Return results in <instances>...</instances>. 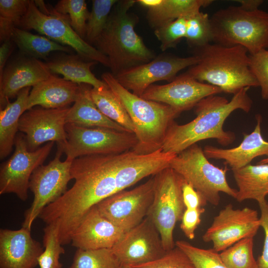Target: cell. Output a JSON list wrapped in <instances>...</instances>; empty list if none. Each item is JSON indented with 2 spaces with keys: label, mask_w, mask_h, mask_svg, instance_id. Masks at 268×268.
Instances as JSON below:
<instances>
[{
  "label": "cell",
  "mask_w": 268,
  "mask_h": 268,
  "mask_svg": "<svg viewBox=\"0 0 268 268\" xmlns=\"http://www.w3.org/2000/svg\"><path fill=\"white\" fill-rule=\"evenodd\" d=\"M176 155L164 152L161 148L147 154L129 150L75 158L70 169L74 183L60 198L46 206L38 217L46 224L55 223L62 245L68 244L93 206L169 167Z\"/></svg>",
  "instance_id": "obj_1"
},
{
  "label": "cell",
  "mask_w": 268,
  "mask_h": 268,
  "mask_svg": "<svg viewBox=\"0 0 268 268\" xmlns=\"http://www.w3.org/2000/svg\"><path fill=\"white\" fill-rule=\"evenodd\" d=\"M250 87L242 89L229 101L215 95L201 100L195 106L196 117L191 122L178 125L174 122L169 128L162 150L178 154L202 140L213 138L221 145H228L235 139V134L225 131L223 124L234 111L240 109L248 113L253 101L247 92Z\"/></svg>",
  "instance_id": "obj_2"
},
{
  "label": "cell",
  "mask_w": 268,
  "mask_h": 268,
  "mask_svg": "<svg viewBox=\"0 0 268 268\" xmlns=\"http://www.w3.org/2000/svg\"><path fill=\"white\" fill-rule=\"evenodd\" d=\"M136 2L135 0H118L106 27L93 44L108 58L109 68L114 76L156 57L135 31L138 17L129 11Z\"/></svg>",
  "instance_id": "obj_3"
},
{
  "label": "cell",
  "mask_w": 268,
  "mask_h": 268,
  "mask_svg": "<svg viewBox=\"0 0 268 268\" xmlns=\"http://www.w3.org/2000/svg\"><path fill=\"white\" fill-rule=\"evenodd\" d=\"M193 51L198 62L185 72L188 76L234 95L244 88L259 86L250 68L249 53L244 47L209 43Z\"/></svg>",
  "instance_id": "obj_4"
},
{
  "label": "cell",
  "mask_w": 268,
  "mask_h": 268,
  "mask_svg": "<svg viewBox=\"0 0 268 268\" xmlns=\"http://www.w3.org/2000/svg\"><path fill=\"white\" fill-rule=\"evenodd\" d=\"M101 77L123 104L132 121L137 142L131 150L147 154L161 149L169 128L180 113L167 104L133 93L111 72L103 73Z\"/></svg>",
  "instance_id": "obj_5"
},
{
  "label": "cell",
  "mask_w": 268,
  "mask_h": 268,
  "mask_svg": "<svg viewBox=\"0 0 268 268\" xmlns=\"http://www.w3.org/2000/svg\"><path fill=\"white\" fill-rule=\"evenodd\" d=\"M210 23L214 43L242 46L250 55L268 49V12L264 10L229 6L213 13Z\"/></svg>",
  "instance_id": "obj_6"
},
{
  "label": "cell",
  "mask_w": 268,
  "mask_h": 268,
  "mask_svg": "<svg viewBox=\"0 0 268 268\" xmlns=\"http://www.w3.org/2000/svg\"><path fill=\"white\" fill-rule=\"evenodd\" d=\"M169 167L214 206L219 203L221 192L235 199L237 197V190L231 188L226 179L227 166L220 168L210 163L197 143L177 154Z\"/></svg>",
  "instance_id": "obj_7"
},
{
  "label": "cell",
  "mask_w": 268,
  "mask_h": 268,
  "mask_svg": "<svg viewBox=\"0 0 268 268\" xmlns=\"http://www.w3.org/2000/svg\"><path fill=\"white\" fill-rule=\"evenodd\" d=\"M154 192L146 217L158 230L164 250L175 247L173 231L186 209L183 195L184 178L170 167L154 175Z\"/></svg>",
  "instance_id": "obj_8"
},
{
  "label": "cell",
  "mask_w": 268,
  "mask_h": 268,
  "mask_svg": "<svg viewBox=\"0 0 268 268\" xmlns=\"http://www.w3.org/2000/svg\"><path fill=\"white\" fill-rule=\"evenodd\" d=\"M38 1L44 7L42 9L46 10L40 9L34 0H30L18 28L27 31L33 29L57 43L70 47L84 59L109 67L108 58L78 35L71 27L67 16L58 13L54 8L47 9L42 5V0Z\"/></svg>",
  "instance_id": "obj_9"
},
{
  "label": "cell",
  "mask_w": 268,
  "mask_h": 268,
  "mask_svg": "<svg viewBox=\"0 0 268 268\" xmlns=\"http://www.w3.org/2000/svg\"><path fill=\"white\" fill-rule=\"evenodd\" d=\"M67 143L58 147L73 160L79 157L122 153L132 150L137 142L134 134L102 128H88L73 124L66 125Z\"/></svg>",
  "instance_id": "obj_10"
},
{
  "label": "cell",
  "mask_w": 268,
  "mask_h": 268,
  "mask_svg": "<svg viewBox=\"0 0 268 268\" xmlns=\"http://www.w3.org/2000/svg\"><path fill=\"white\" fill-rule=\"evenodd\" d=\"M63 153L58 148L55 158L47 165L39 166L31 175L29 189L34 195V199L24 213L22 227L31 230L34 220L43 209L67 190V184L72 179L70 169L73 160L66 159L61 161Z\"/></svg>",
  "instance_id": "obj_11"
},
{
  "label": "cell",
  "mask_w": 268,
  "mask_h": 268,
  "mask_svg": "<svg viewBox=\"0 0 268 268\" xmlns=\"http://www.w3.org/2000/svg\"><path fill=\"white\" fill-rule=\"evenodd\" d=\"M54 142H47L37 149H28L24 134L16 135L15 150L0 170V194L13 193L20 200L28 198V190L31 175L49 155Z\"/></svg>",
  "instance_id": "obj_12"
},
{
  "label": "cell",
  "mask_w": 268,
  "mask_h": 268,
  "mask_svg": "<svg viewBox=\"0 0 268 268\" xmlns=\"http://www.w3.org/2000/svg\"><path fill=\"white\" fill-rule=\"evenodd\" d=\"M154 192L153 175L139 186L117 193L95 205L104 217L126 232L146 217Z\"/></svg>",
  "instance_id": "obj_13"
},
{
  "label": "cell",
  "mask_w": 268,
  "mask_h": 268,
  "mask_svg": "<svg viewBox=\"0 0 268 268\" xmlns=\"http://www.w3.org/2000/svg\"><path fill=\"white\" fill-rule=\"evenodd\" d=\"M260 227L256 210L247 207L235 209L230 203L214 217L202 239L211 242L216 252H222L243 239L254 237Z\"/></svg>",
  "instance_id": "obj_14"
},
{
  "label": "cell",
  "mask_w": 268,
  "mask_h": 268,
  "mask_svg": "<svg viewBox=\"0 0 268 268\" xmlns=\"http://www.w3.org/2000/svg\"><path fill=\"white\" fill-rule=\"evenodd\" d=\"M197 58L193 55L179 57L169 54L156 56L152 61L133 67L114 76L124 88L138 96L154 82L172 81L181 70L197 64Z\"/></svg>",
  "instance_id": "obj_15"
},
{
  "label": "cell",
  "mask_w": 268,
  "mask_h": 268,
  "mask_svg": "<svg viewBox=\"0 0 268 268\" xmlns=\"http://www.w3.org/2000/svg\"><path fill=\"white\" fill-rule=\"evenodd\" d=\"M111 250L123 267L145 264L165 254L160 234L147 217L125 232Z\"/></svg>",
  "instance_id": "obj_16"
},
{
  "label": "cell",
  "mask_w": 268,
  "mask_h": 268,
  "mask_svg": "<svg viewBox=\"0 0 268 268\" xmlns=\"http://www.w3.org/2000/svg\"><path fill=\"white\" fill-rule=\"evenodd\" d=\"M69 109L32 108L23 113L18 131L24 134L29 151L37 149L45 142H56L60 148L67 143L65 126Z\"/></svg>",
  "instance_id": "obj_17"
},
{
  "label": "cell",
  "mask_w": 268,
  "mask_h": 268,
  "mask_svg": "<svg viewBox=\"0 0 268 268\" xmlns=\"http://www.w3.org/2000/svg\"><path fill=\"white\" fill-rule=\"evenodd\" d=\"M223 92L220 88L199 81L185 73L164 85H151L140 96L167 104L180 113L191 109L202 99Z\"/></svg>",
  "instance_id": "obj_18"
},
{
  "label": "cell",
  "mask_w": 268,
  "mask_h": 268,
  "mask_svg": "<svg viewBox=\"0 0 268 268\" xmlns=\"http://www.w3.org/2000/svg\"><path fill=\"white\" fill-rule=\"evenodd\" d=\"M46 62L24 55L5 66L0 77V110L23 88L34 86L52 75Z\"/></svg>",
  "instance_id": "obj_19"
},
{
  "label": "cell",
  "mask_w": 268,
  "mask_h": 268,
  "mask_svg": "<svg viewBox=\"0 0 268 268\" xmlns=\"http://www.w3.org/2000/svg\"><path fill=\"white\" fill-rule=\"evenodd\" d=\"M31 230H0V268H35L44 249Z\"/></svg>",
  "instance_id": "obj_20"
},
{
  "label": "cell",
  "mask_w": 268,
  "mask_h": 268,
  "mask_svg": "<svg viewBox=\"0 0 268 268\" xmlns=\"http://www.w3.org/2000/svg\"><path fill=\"white\" fill-rule=\"evenodd\" d=\"M124 233L104 217L95 205L88 210L73 233L71 245L83 250L111 249Z\"/></svg>",
  "instance_id": "obj_21"
},
{
  "label": "cell",
  "mask_w": 268,
  "mask_h": 268,
  "mask_svg": "<svg viewBox=\"0 0 268 268\" xmlns=\"http://www.w3.org/2000/svg\"><path fill=\"white\" fill-rule=\"evenodd\" d=\"M257 124L250 134H244V138L237 147L223 149L211 145H206L203 152L207 158L222 159L225 165L232 170L243 167L250 164L255 158L263 155L268 156V141L265 140L261 133L262 117H256Z\"/></svg>",
  "instance_id": "obj_22"
},
{
  "label": "cell",
  "mask_w": 268,
  "mask_h": 268,
  "mask_svg": "<svg viewBox=\"0 0 268 268\" xmlns=\"http://www.w3.org/2000/svg\"><path fill=\"white\" fill-rule=\"evenodd\" d=\"M79 89V84L52 74L33 87L27 99L26 111L37 105L48 109L67 107L75 101Z\"/></svg>",
  "instance_id": "obj_23"
},
{
  "label": "cell",
  "mask_w": 268,
  "mask_h": 268,
  "mask_svg": "<svg viewBox=\"0 0 268 268\" xmlns=\"http://www.w3.org/2000/svg\"><path fill=\"white\" fill-rule=\"evenodd\" d=\"M212 0H137L147 9L146 18L154 29L181 17H187L209 5Z\"/></svg>",
  "instance_id": "obj_24"
},
{
  "label": "cell",
  "mask_w": 268,
  "mask_h": 268,
  "mask_svg": "<svg viewBox=\"0 0 268 268\" xmlns=\"http://www.w3.org/2000/svg\"><path fill=\"white\" fill-rule=\"evenodd\" d=\"M79 86L78 96L73 105L69 107L67 114V124L128 132L124 127L105 116L98 109L91 97L90 85L80 84Z\"/></svg>",
  "instance_id": "obj_25"
},
{
  "label": "cell",
  "mask_w": 268,
  "mask_h": 268,
  "mask_svg": "<svg viewBox=\"0 0 268 268\" xmlns=\"http://www.w3.org/2000/svg\"><path fill=\"white\" fill-rule=\"evenodd\" d=\"M46 63L52 73L62 74L66 80L78 84H86L96 88L107 86L91 70V67L98 63L87 60L78 54H67L63 52Z\"/></svg>",
  "instance_id": "obj_26"
},
{
  "label": "cell",
  "mask_w": 268,
  "mask_h": 268,
  "mask_svg": "<svg viewBox=\"0 0 268 268\" xmlns=\"http://www.w3.org/2000/svg\"><path fill=\"white\" fill-rule=\"evenodd\" d=\"M238 189L236 198L238 202L254 200L258 202L268 194V164H249L233 170Z\"/></svg>",
  "instance_id": "obj_27"
},
{
  "label": "cell",
  "mask_w": 268,
  "mask_h": 268,
  "mask_svg": "<svg viewBox=\"0 0 268 268\" xmlns=\"http://www.w3.org/2000/svg\"><path fill=\"white\" fill-rule=\"evenodd\" d=\"M30 87L23 88L16 100L9 102L0 112V158L7 156L12 150L18 131L19 120L26 111L25 107Z\"/></svg>",
  "instance_id": "obj_28"
},
{
  "label": "cell",
  "mask_w": 268,
  "mask_h": 268,
  "mask_svg": "<svg viewBox=\"0 0 268 268\" xmlns=\"http://www.w3.org/2000/svg\"><path fill=\"white\" fill-rule=\"evenodd\" d=\"M11 38L24 55L38 60H47L52 52L70 54L73 50L46 36L34 34L17 27L13 29Z\"/></svg>",
  "instance_id": "obj_29"
},
{
  "label": "cell",
  "mask_w": 268,
  "mask_h": 268,
  "mask_svg": "<svg viewBox=\"0 0 268 268\" xmlns=\"http://www.w3.org/2000/svg\"><path fill=\"white\" fill-rule=\"evenodd\" d=\"M90 95L98 109L107 117L134 133V128L126 109L108 86L101 88H91Z\"/></svg>",
  "instance_id": "obj_30"
},
{
  "label": "cell",
  "mask_w": 268,
  "mask_h": 268,
  "mask_svg": "<svg viewBox=\"0 0 268 268\" xmlns=\"http://www.w3.org/2000/svg\"><path fill=\"white\" fill-rule=\"evenodd\" d=\"M30 0H0V40L10 39L13 29L18 28L26 14Z\"/></svg>",
  "instance_id": "obj_31"
},
{
  "label": "cell",
  "mask_w": 268,
  "mask_h": 268,
  "mask_svg": "<svg viewBox=\"0 0 268 268\" xmlns=\"http://www.w3.org/2000/svg\"><path fill=\"white\" fill-rule=\"evenodd\" d=\"M69 268H124L111 249H77Z\"/></svg>",
  "instance_id": "obj_32"
},
{
  "label": "cell",
  "mask_w": 268,
  "mask_h": 268,
  "mask_svg": "<svg viewBox=\"0 0 268 268\" xmlns=\"http://www.w3.org/2000/svg\"><path fill=\"white\" fill-rule=\"evenodd\" d=\"M43 231L45 249L38 258V266L40 268H63L60 258L65 250L60 242L58 228L55 224L50 223L46 224Z\"/></svg>",
  "instance_id": "obj_33"
},
{
  "label": "cell",
  "mask_w": 268,
  "mask_h": 268,
  "mask_svg": "<svg viewBox=\"0 0 268 268\" xmlns=\"http://www.w3.org/2000/svg\"><path fill=\"white\" fill-rule=\"evenodd\" d=\"M254 237H248L236 242L220 253L227 268H258L253 255Z\"/></svg>",
  "instance_id": "obj_34"
},
{
  "label": "cell",
  "mask_w": 268,
  "mask_h": 268,
  "mask_svg": "<svg viewBox=\"0 0 268 268\" xmlns=\"http://www.w3.org/2000/svg\"><path fill=\"white\" fill-rule=\"evenodd\" d=\"M86 23L84 40L93 45L106 27L109 16L117 0H94Z\"/></svg>",
  "instance_id": "obj_35"
},
{
  "label": "cell",
  "mask_w": 268,
  "mask_h": 268,
  "mask_svg": "<svg viewBox=\"0 0 268 268\" xmlns=\"http://www.w3.org/2000/svg\"><path fill=\"white\" fill-rule=\"evenodd\" d=\"M185 38L193 49L211 43L210 17L207 13L200 11L187 17Z\"/></svg>",
  "instance_id": "obj_36"
},
{
  "label": "cell",
  "mask_w": 268,
  "mask_h": 268,
  "mask_svg": "<svg viewBox=\"0 0 268 268\" xmlns=\"http://www.w3.org/2000/svg\"><path fill=\"white\" fill-rule=\"evenodd\" d=\"M59 13L67 16L74 31L85 39L86 23L90 12L84 0H60L54 7Z\"/></svg>",
  "instance_id": "obj_37"
},
{
  "label": "cell",
  "mask_w": 268,
  "mask_h": 268,
  "mask_svg": "<svg viewBox=\"0 0 268 268\" xmlns=\"http://www.w3.org/2000/svg\"><path fill=\"white\" fill-rule=\"evenodd\" d=\"M175 245L188 256L195 268H227L220 254L212 248H200L184 240L176 241Z\"/></svg>",
  "instance_id": "obj_38"
},
{
  "label": "cell",
  "mask_w": 268,
  "mask_h": 268,
  "mask_svg": "<svg viewBox=\"0 0 268 268\" xmlns=\"http://www.w3.org/2000/svg\"><path fill=\"white\" fill-rule=\"evenodd\" d=\"M186 22L187 17H181L155 29L154 34L160 43L162 51L175 47L185 38Z\"/></svg>",
  "instance_id": "obj_39"
},
{
  "label": "cell",
  "mask_w": 268,
  "mask_h": 268,
  "mask_svg": "<svg viewBox=\"0 0 268 268\" xmlns=\"http://www.w3.org/2000/svg\"><path fill=\"white\" fill-rule=\"evenodd\" d=\"M130 268H195L188 256L179 247L175 246L167 251L162 257L153 261Z\"/></svg>",
  "instance_id": "obj_40"
},
{
  "label": "cell",
  "mask_w": 268,
  "mask_h": 268,
  "mask_svg": "<svg viewBox=\"0 0 268 268\" xmlns=\"http://www.w3.org/2000/svg\"><path fill=\"white\" fill-rule=\"evenodd\" d=\"M250 68L261 87L262 98L268 100V49L250 55Z\"/></svg>",
  "instance_id": "obj_41"
},
{
  "label": "cell",
  "mask_w": 268,
  "mask_h": 268,
  "mask_svg": "<svg viewBox=\"0 0 268 268\" xmlns=\"http://www.w3.org/2000/svg\"><path fill=\"white\" fill-rule=\"evenodd\" d=\"M205 209L201 207L196 209L186 208L181 219L180 228L185 235L193 240L195 237V231L201 222V215Z\"/></svg>",
  "instance_id": "obj_42"
},
{
  "label": "cell",
  "mask_w": 268,
  "mask_h": 268,
  "mask_svg": "<svg viewBox=\"0 0 268 268\" xmlns=\"http://www.w3.org/2000/svg\"><path fill=\"white\" fill-rule=\"evenodd\" d=\"M260 208V226L265 232V239L262 254L259 257L258 268H268V202L266 199L258 202Z\"/></svg>",
  "instance_id": "obj_43"
},
{
  "label": "cell",
  "mask_w": 268,
  "mask_h": 268,
  "mask_svg": "<svg viewBox=\"0 0 268 268\" xmlns=\"http://www.w3.org/2000/svg\"><path fill=\"white\" fill-rule=\"evenodd\" d=\"M182 195L187 209L203 207L207 203L205 198L185 180L182 185Z\"/></svg>",
  "instance_id": "obj_44"
},
{
  "label": "cell",
  "mask_w": 268,
  "mask_h": 268,
  "mask_svg": "<svg viewBox=\"0 0 268 268\" xmlns=\"http://www.w3.org/2000/svg\"><path fill=\"white\" fill-rule=\"evenodd\" d=\"M15 45L11 38L2 42L0 47V77L2 75L6 63Z\"/></svg>",
  "instance_id": "obj_45"
},
{
  "label": "cell",
  "mask_w": 268,
  "mask_h": 268,
  "mask_svg": "<svg viewBox=\"0 0 268 268\" xmlns=\"http://www.w3.org/2000/svg\"><path fill=\"white\" fill-rule=\"evenodd\" d=\"M240 6L246 11H254L259 9V7L264 2L262 0H238Z\"/></svg>",
  "instance_id": "obj_46"
},
{
  "label": "cell",
  "mask_w": 268,
  "mask_h": 268,
  "mask_svg": "<svg viewBox=\"0 0 268 268\" xmlns=\"http://www.w3.org/2000/svg\"><path fill=\"white\" fill-rule=\"evenodd\" d=\"M258 164H268V156L266 158H265L261 160Z\"/></svg>",
  "instance_id": "obj_47"
},
{
  "label": "cell",
  "mask_w": 268,
  "mask_h": 268,
  "mask_svg": "<svg viewBox=\"0 0 268 268\" xmlns=\"http://www.w3.org/2000/svg\"><path fill=\"white\" fill-rule=\"evenodd\" d=\"M124 268H130L129 267H124Z\"/></svg>",
  "instance_id": "obj_48"
}]
</instances>
